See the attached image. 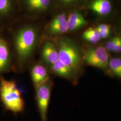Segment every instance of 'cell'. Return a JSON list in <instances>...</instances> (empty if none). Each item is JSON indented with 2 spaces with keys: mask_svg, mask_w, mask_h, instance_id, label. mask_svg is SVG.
<instances>
[{
  "mask_svg": "<svg viewBox=\"0 0 121 121\" xmlns=\"http://www.w3.org/2000/svg\"><path fill=\"white\" fill-rule=\"evenodd\" d=\"M62 0L63 1L65 2H68L71 1H72V0Z\"/></svg>",
  "mask_w": 121,
  "mask_h": 121,
  "instance_id": "cell-21",
  "label": "cell"
},
{
  "mask_svg": "<svg viewBox=\"0 0 121 121\" xmlns=\"http://www.w3.org/2000/svg\"><path fill=\"white\" fill-rule=\"evenodd\" d=\"M36 97L41 121H47V112L50 90L49 86L44 83L36 87Z\"/></svg>",
  "mask_w": 121,
  "mask_h": 121,
  "instance_id": "cell-5",
  "label": "cell"
},
{
  "mask_svg": "<svg viewBox=\"0 0 121 121\" xmlns=\"http://www.w3.org/2000/svg\"><path fill=\"white\" fill-rule=\"evenodd\" d=\"M117 37H114L110 41H108L106 45V49L109 51H113L116 43L117 42Z\"/></svg>",
  "mask_w": 121,
  "mask_h": 121,
  "instance_id": "cell-19",
  "label": "cell"
},
{
  "mask_svg": "<svg viewBox=\"0 0 121 121\" xmlns=\"http://www.w3.org/2000/svg\"><path fill=\"white\" fill-rule=\"evenodd\" d=\"M68 30L67 20L62 23L55 25H50V31L53 34H60L66 32Z\"/></svg>",
  "mask_w": 121,
  "mask_h": 121,
  "instance_id": "cell-14",
  "label": "cell"
},
{
  "mask_svg": "<svg viewBox=\"0 0 121 121\" xmlns=\"http://www.w3.org/2000/svg\"><path fill=\"white\" fill-rule=\"evenodd\" d=\"M32 80L36 87L45 83L48 78L47 69L40 64L34 65L31 70Z\"/></svg>",
  "mask_w": 121,
  "mask_h": 121,
  "instance_id": "cell-7",
  "label": "cell"
},
{
  "mask_svg": "<svg viewBox=\"0 0 121 121\" xmlns=\"http://www.w3.org/2000/svg\"><path fill=\"white\" fill-rule=\"evenodd\" d=\"M66 20V16L64 13H61L57 15L56 17H55L52 20L51 25H55L56 24H59L64 22Z\"/></svg>",
  "mask_w": 121,
  "mask_h": 121,
  "instance_id": "cell-18",
  "label": "cell"
},
{
  "mask_svg": "<svg viewBox=\"0 0 121 121\" xmlns=\"http://www.w3.org/2000/svg\"><path fill=\"white\" fill-rule=\"evenodd\" d=\"M58 60L71 69L78 66L80 55L75 44L66 38L60 39L58 42Z\"/></svg>",
  "mask_w": 121,
  "mask_h": 121,
  "instance_id": "cell-3",
  "label": "cell"
},
{
  "mask_svg": "<svg viewBox=\"0 0 121 121\" xmlns=\"http://www.w3.org/2000/svg\"><path fill=\"white\" fill-rule=\"evenodd\" d=\"M121 50V39L120 38L117 37V42L115 44V47L113 48V51L115 52H120Z\"/></svg>",
  "mask_w": 121,
  "mask_h": 121,
  "instance_id": "cell-20",
  "label": "cell"
},
{
  "mask_svg": "<svg viewBox=\"0 0 121 121\" xmlns=\"http://www.w3.org/2000/svg\"><path fill=\"white\" fill-rule=\"evenodd\" d=\"M110 68L113 73L119 77L121 76V60L120 58H113L109 63Z\"/></svg>",
  "mask_w": 121,
  "mask_h": 121,
  "instance_id": "cell-15",
  "label": "cell"
},
{
  "mask_svg": "<svg viewBox=\"0 0 121 121\" xmlns=\"http://www.w3.org/2000/svg\"><path fill=\"white\" fill-rule=\"evenodd\" d=\"M0 99L6 110L15 114L22 112L24 103L15 81L0 77Z\"/></svg>",
  "mask_w": 121,
  "mask_h": 121,
  "instance_id": "cell-2",
  "label": "cell"
},
{
  "mask_svg": "<svg viewBox=\"0 0 121 121\" xmlns=\"http://www.w3.org/2000/svg\"><path fill=\"white\" fill-rule=\"evenodd\" d=\"M38 34L35 28L25 27L19 30L14 39L17 66H22L32 55L37 41Z\"/></svg>",
  "mask_w": 121,
  "mask_h": 121,
  "instance_id": "cell-1",
  "label": "cell"
},
{
  "mask_svg": "<svg viewBox=\"0 0 121 121\" xmlns=\"http://www.w3.org/2000/svg\"><path fill=\"white\" fill-rule=\"evenodd\" d=\"M68 28L69 30H74L86 24V21L82 15L79 12L75 11L69 15L67 20Z\"/></svg>",
  "mask_w": 121,
  "mask_h": 121,
  "instance_id": "cell-9",
  "label": "cell"
},
{
  "mask_svg": "<svg viewBox=\"0 0 121 121\" xmlns=\"http://www.w3.org/2000/svg\"><path fill=\"white\" fill-rule=\"evenodd\" d=\"M95 30L98 32L100 39L107 38L110 33V27L107 24H99L96 27Z\"/></svg>",
  "mask_w": 121,
  "mask_h": 121,
  "instance_id": "cell-16",
  "label": "cell"
},
{
  "mask_svg": "<svg viewBox=\"0 0 121 121\" xmlns=\"http://www.w3.org/2000/svg\"><path fill=\"white\" fill-rule=\"evenodd\" d=\"M108 53L103 47H98L89 49L86 52L84 60L87 64L104 69L108 64Z\"/></svg>",
  "mask_w": 121,
  "mask_h": 121,
  "instance_id": "cell-4",
  "label": "cell"
},
{
  "mask_svg": "<svg viewBox=\"0 0 121 121\" xmlns=\"http://www.w3.org/2000/svg\"><path fill=\"white\" fill-rule=\"evenodd\" d=\"M84 39L92 43H96L100 39L97 31L94 29L90 28L84 31L83 34Z\"/></svg>",
  "mask_w": 121,
  "mask_h": 121,
  "instance_id": "cell-13",
  "label": "cell"
},
{
  "mask_svg": "<svg viewBox=\"0 0 121 121\" xmlns=\"http://www.w3.org/2000/svg\"><path fill=\"white\" fill-rule=\"evenodd\" d=\"M10 8V0H0V13L8 12Z\"/></svg>",
  "mask_w": 121,
  "mask_h": 121,
  "instance_id": "cell-17",
  "label": "cell"
},
{
  "mask_svg": "<svg viewBox=\"0 0 121 121\" xmlns=\"http://www.w3.org/2000/svg\"><path fill=\"white\" fill-rule=\"evenodd\" d=\"M52 69L54 73L65 77L70 76L72 72V69L59 60L52 64Z\"/></svg>",
  "mask_w": 121,
  "mask_h": 121,
  "instance_id": "cell-11",
  "label": "cell"
},
{
  "mask_svg": "<svg viewBox=\"0 0 121 121\" xmlns=\"http://www.w3.org/2000/svg\"><path fill=\"white\" fill-rule=\"evenodd\" d=\"M30 9L35 11H42L47 9L50 0H26Z\"/></svg>",
  "mask_w": 121,
  "mask_h": 121,
  "instance_id": "cell-12",
  "label": "cell"
},
{
  "mask_svg": "<svg viewBox=\"0 0 121 121\" xmlns=\"http://www.w3.org/2000/svg\"><path fill=\"white\" fill-rule=\"evenodd\" d=\"M41 53L43 60L47 63L52 65L58 60L57 51L53 44L50 41L43 44Z\"/></svg>",
  "mask_w": 121,
  "mask_h": 121,
  "instance_id": "cell-8",
  "label": "cell"
},
{
  "mask_svg": "<svg viewBox=\"0 0 121 121\" xmlns=\"http://www.w3.org/2000/svg\"><path fill=\"white\" fill-rule=\"evenodd\" d=\"M90 7L93 11L101 15H107L112 10V5L108 0H95Z\"/></svg>",
  "mask_w": 121,
  "mask_h": 121,
  "instance_id": "cell-10",
  "label": "cell"
},
{
  "mask_svg": "<svg viewBox=\"0 0 121 121\" xmlns=\"http://www.w3.org/2000/svg\"><path fill=\"white\" fill-rule=\"evenodd\" d=\"M13 68L12 58L6 41L0 36V76Z\"/></svg>",
  "mask_w": 121,
  "mask_h": 121,
  "instance_id": "cell-6",
  "label": "cell"
}]
</instances>
